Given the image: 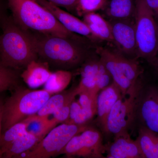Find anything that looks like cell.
<instances>
[{"label": "cell", "instance_id": "1", "mask_svg": "<svg viewBox=\"0 0 158 158\" xmlns=\"http://www.w3.org/2000/svg\"><path fill=\"white\" fill-rule=\"evenodd\" d=\"M1 27L0 60L4 65L17 70L37 60L34 37L21 28L12 17H6Z\"/></svg>", "mask_w": 158, "mask_h": 158}, {"label": "cell", "instance_id": "2", "mask_svg": "<svg viewBox=\"0 0 158 158\" xmlns=\"http://www.w3.org/2000/svg\"><path fill=\"white\" fill-rule=\"evenodd\" d=\"M14 21L23 30L43 35L69 38L73 33L65 28L51 12L35 0H8Z\"/></svg>", "mask_w": 158, "mask_h": 158}, {"label": "cell", "instance_id": "3", "mask_svg": "<svg viewBox=\"0 0 158 158\" xmlns=\"http://www.w3.org/2000/svg\"><path fill=\"white\" fill-rule=\"evenodd\" d=\"M35 40L38 56L49 65L65 70L85 60V51L69 38L44 35Z\"/></svg>", "mask_w": 158, "mask_h": 158}, {"label": "cell", "instance_id": "4", "mask_svg": "<svg viewBox=\"0 0 158 158\" xmlns=\"http://www.w3.org/2000/svg\"><path fill=\"white\" fill-rule=\"evenodd\" d=\"M52 95L44 89L32 90L17 86L4 102L2 132L36 114Z\"/></svg>", "mask_w": 158, "mask_h": 158}, {"label": "cell", "instance_id": "5", "mask_svg": "<svg viewBox=\"0 0 158 158\" xmlns=\"http://www.w3.org/2000/svg\"><path fill=\"white\" fill-rule=\"evenodd\" d=\"M135 15L137 58L151 63L158 51V23L144 0H135Z\"/></svg>", "mask_w": 158, "mask_h": 158}, {"label": "cell", "instance_id": "6", "mask_svg": "<svg viewBox=\"0 0 158 158\" xmlns=\"http://www.w3.org/2000/svg\"><path fill=\"white\" fill-rule=\"evenodd\" d=\"M96 52L112 77L113 82L121 90L122 94L124 95L142 73L137 59H130L117 49L109 48L98 47Z\"/></svg>", "mask_w": 158, "mask_h": 158}, {"label": "cell", "instance_id": "7", "mask_svg": "<svg viewBox=\"0 0 158 158\" xmlns=\"http://www.w3.org/2000/svg\"><path fill=\"white\" fill-rule=\"evenodd\" d=\"M139 78L133 83L124 95L122 94L113 106L108 116L106 133L115 136L128 132L137 116L138 103L143 89Z\"/></svg>", "mask_w": 158, "mask_h": 158}, {"label": "cell", "instance_id": "8", "mask_svg": "<svg viewBox=\"0 0 158 158\" xmlns=\"http://www.w3.org/2000/svg\"><path fill=\"white\" fill-rule=\"evenodd\" d=\"M88 127V124L62 123L51 130L33 148L18 158H48L60 154L73 137Z\"/></svg>", "mask_w": 158, "mask_h": 158}, {"label": "cell", "instance_id": "9", "mask_svg": "<svg viewBox=\"0 0 158 158\" xmlns=\"http://www.w3.org/2000/svg\"><path fill=\"white\" fill-rule=\"evenodd\" d=\"M105 145L101 133L94 128L88 127L71 139L60 154L68 157L106 158Z\"/></svg>", "mask_w": 158, "mask_h": 158}, {"label": "cell", "instance_id": "10", "mask_svg": "<svg viewBox=\"0 0 158 158\" xmlns=\"http://www.w3.org/2000/svg\"><path fill=\"white\" fill-rule=\"evenodd\" d=\"M113 44L116 49L130 59L137 58L135 19L109 20Z\"/></svg>", "mask_w": 158, "mask_h": 158}, {"label": "cell", "instance_id": "11", "mask_svg": "<svg viewBox=\"0 0 158 158\" xmlns=\"http://www.w3.org/2000/svg\"><path fill=\"white\" fill-rule=\"evenodd\" d=\"M138 115L145 127L158 133V88L151 86L141 92L138 109Z\"/></svg>", "mask_w": 158, "mask_h": 158}, {"label": "cell", "instance_id": "12", "mask_svg": "<svg viewBox=\"0 0 158 158\" xmlns=\"http://www.w3.org/2000/svg\"><path fill=\"white\" fill-rule=\"evenodd\" d=\"M121 90L113 82L99 92L97 100V117L98 126L106 133L108 116L113 106L121 96Z\"/></svg>", "mask_w": 158, "mask_h": 158}, {"label": "cell", "instance_id": "13", "mask_svg": "<svg viewBox=\"0 0 158 158\" xmlns=\"http://www.w3.org/2000/svg\"><path fill=\"white\" fill-rule=\"evenodd\" d=\"M105 149L106 158H143L138 142L128 132L115 136L113 142L105 145Z\"/></svg>", "mask_w": 158, "mask_h": 158}, {"label": "cell", "instance_id": "14", "mask_svg": "<svg viewBox=\"0 0 158 158\" xmlns=\"http://www.w3.org/2000/svg\"><path fill=\"white\" fill-rule=\"evenodd\" d=\"M36 1L51 12L58 21L69 32L94 39L88 26L83 21L46 0Z\"/></svg>", "mask_w": 158, "mask_h": 158}, {"label": "cell", "instance_id": "15", "mask_svg": "<svg viewBox=\"0 0 158 158\" xmlns=\"http://www.w3.org/2000/svg\"><path fill=\"white\" fill-rule=\"evenodd\" d=\"M52 73L47 62L34 60L27 65L21 77L30 88H36L44 85Z\"/></svg>", "mask_w": 158, "mask_h": 158}, {"label": "cell", "instance_id": "16", "mask_svg": "<svg viewBox=\"0 0 158 158\" xmlns=\"http://www.w3.org/2000/svg\"><path fill=\"white\" fill-rule=\"evenodd\" d=\"M83 21L87 25L94 39L113 44V38L110 22L96 12L83 16Z\"/></svg>", "mask_w": 158, "mask_h": 158}, {"label": "cell", "instance_id": "17", "mask_svg": "<svg viewBox=\"0 0 158 158\" xmlns=\"http://www.w3.org/2000/svg\"><path fill=\"white\" fill-rule=\"evenodd\" d=\"M78 86L67 90L53 94L36 114L40 116L53 115L71 100L75 98L80 92Z\"/></svg>", "mask_w": 158, "mask_h": 158}, {"label": "cell", "instance_id": "18", "mask_svg": "<svg viewBox=\"0 0 158 158\" xmlns=\"http://www.w3.org/2000/svg\"><path fill=\"white\" fill-rule=\"evenodd\" d=\"M135 7L133 0H110L104 11L109 20L134 19Z\"/></svg>", "mask_w": 158, "mask_h": 158}, {"label": "cell", "instance_id": "19", "mask_svg": "<svg viewBox=\"0 0 158 158\" xmlns=\"http://www.w3.org/2000/svg\"><path fill=\"white\" fill-rule=\"evenodd\" d=\"M136 140L143 158H158V133L142 126Z\"/></svg>", "mask_w": 158, "mask_h": 158}, {"label": "cell", "instance_id": "20", "mask_svg": "<svg viewBox=\"0 0 158 158\" xmlns=\"http://www.w3.org/2000/svg\"><path fill=\"white\" fill-rule=\"evenodd\" d=\"M49 116L34 114L29 116L23 121L26 123L27 131L37 137L40 141L42 140L58 124L53 118L50 119Z\"/></svg>", "mask_w": 158, "mask_h": 158}, {"label": "cell", "instance_id": "21", "mask_svg": "<svg viewBox=\"0 0 158 158\" xmlns=\"http://www.w3.org/2000/svg\"><path fill=\"white\" fill-rule=\"evenodd\" d=\"M40 141L39 138L27 132L6 149L3 158H18L33 148Z\"/></svg>", "mask_w": 158, "mask_h": 158}, {"label": "cell", "instance_id": "22", "mask_svg": "<svg viewBox=\"0 0 158 158\" xmlns=\"http://www.w3.org/2000/svg\"><path fill=\"white\" fill-rule=\"evenodd\" d=\"M72 78L70 72L59 69L52 73L44 85V89L52 95L62 92L70 84Z\"/></svg>", "mask_w": 158, "mask_h": 158}, {"label": "cell", "instance_id": "23", "mask_svg": "<svg viewBox=\"0 0 158 158\" xmlns=\"http://www.w3.org/2000/svg\"><path fill=\"white\" fill-rule=\"evenodd\" d=\"M27 132L26 124L24 121L20 122L11 126L2 133L0 137V149L5 152L10 144Z\"/></svg>", "mask_w": 158, "mask_h": 158}, {"label": "cell", "instance_id": "24", "mask_svg": "<svg viewBox=\"0 0 158 158\" xmlns=\"http://www.w3.org/2000/svg\"><path fill=\"white\" fill-rule=\"evenodd\" d=\"M18 79L16 70L4 65L0 60V93L15 89L17 86Z\"/></svg>", "mask_w": 158, "mask_h": 158}, {"label": "cell", "instance_id": "25", "mask_svg": "<svg viewBox=\"0 0 158 158\" xmlns=\"http://www.w3.org/2000/svg\"><path fill=\"white\" fill-rule=\"evenodd\" d=\"M109 0H77L74 9L79 16L104 10L107 6Z\"/></svg>", "mask_w": 158, "mask_h": 158}, {"label": "cell", "instance_id": "26", "mask_svg": "<svg viewBox=\"0 0 158 158\" xmlns=\"http://www.w3.org/2000/svg\"><path fill=\"white\" fill-rule=\"evenodd\" d=\"M99 92L95 90H80L77 95L79 96L77 101L82 108L97 111V100Z\"/></svg>", "mask_w": 158, "mask_h": 158}, {"label": "cell", "instance_id": "27", "mask_svg": "<svg viewBox=\"0 0 158 158\" xmlns=\"http://www.w3.org/2000/svg\"><path fill=\"white\" fill-rule=\"evenodd\" d=\"M96 110L82 108L76 118L68 124H73L83 125L88 124V122L91 121L94 116L96 115Z\"/></svg>", "mask_w": 158, "mask_h": 158}, {"label": "cell", "instance_id": "28", "mask_svg": "<svg viewBox=\"0 0 158 158\" xmlns=\"http://www.w3.org/2000/svg\"><path fill=\"white\" fill-rule=\"evenodd\" d=\"M74 99L71 100L66 102L62 107L57 110L56 112L53 114V118L58 124L59 123H65L68 120L69 117L71 104Z\"/></svg>", "mask_w": 158, "mask_h": 158}, {"label": "cell", "instance_id": "29", "mask_svg": "<svg viewBox=\"0 0 158 158\" xmlns=\"http://www.w3.org/2000/svg\"><path fill=\"white\" fill-rule=\"evenodd\" d=\"M82 109V107L79 104L77 100H76V98L72 102L71 104L70 111H69V117L68 120L65 123H69L71 121L76 118L77 114Z\"/></svg>", "mask_w": 158, "mask_h": 158}, {"label": "cell", "instance_id": "30", "mask_svg": "<svg viewBox=\"0 0 158 158\" xmlns=\"http://www.w3.org/2000/svg\"><path fill=\"white\" fill-rule=\"evenodd\" d=\"M56 6H61L67 9H74L77 0H46Z\"/></svg>", "mask_w": 158, "mask_h": 158}, {"label": "cell", "instance_id": "31", "mask_svg": "<svg viewBox=\"0 0 158 158\" xmlns=\"http://www.w3.org/2000/svg\"><path fill=\"white\" fill-rule=\"evenodd\" d=\"M158 23V0H144Z\"/></svg>", "mask_w": 158, "mask_h": 158}, {"label": "cell", "instance_id": "32", "mask_svg": "<svg viewBox=\"0 0 158 158\" xmlns=\"http://www.w3.org/2000/svg\"><path fill=\"white\" fill-rule=\"evenodd\" d=\"M5 101L2 98H0V137L2 133L3 110Z\"/></svg>", "mask_w": 158, "mask_h": 158}, {"label": "cell", "instance_id": "33", "mask_svg": "<svg viewBox=\"0 0 158 158\" xmlns=\"http://www.w3.org/2000/svg\"><path fill=\"white\" fill-rule=\"evenodd\" d=\"M151 64L153 66L156 70L158 73V58H156L151 63Z\"/></svg>", "mask_w": 158, "mask_h": 158}, {"label": "cell", "instance_id": "34", "mask_svg": "<svg viewBox=\"0 0 158 158\" xmlns=\"http://www.w3.org/2000/svg\"><path fill=\"white\" fill-rule=\"evenodd\" d=\"M2 6L0 4V24L2 25V23L3 20L7 16L3 15L2 14Z\"/></svg>", "mask_w": 158, "mask_h": 158}, {"label": "cell", "instance_id": "35", "mask_svg": "<svg viewBox=\"0 0 158 158\" xmlns=\"http://www.w3.org/2000/svg\"><path fill=\"white\" fill-rule=\"evenodd\" d=\"M4 152L3 150L0 149V158H3V156H4Z\"/></svg>", "mask_w": 158, "mask_h": 158}, {"label": "cell", "instance_id": "36", "mask_svg": "<svg viewBox=\"0 0 158 158\" xmlns=\"http://www.w3.org/2000/svg\"><path fill=\"white\" fill-rule=\"evenodd\" d=\"M156 58H158V51L157 54L156 56ZM156 58H155V59H156Z\"/></svg>", "mask_w": 158, "mask_h": 158}]
</instances>
